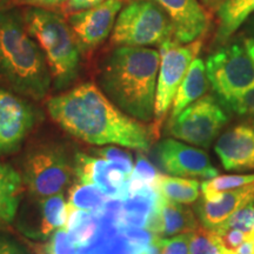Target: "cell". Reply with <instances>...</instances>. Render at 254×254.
I'll use <instances>...</instances> for the list:
<instances>
[{"mask_svg": "<svg viewBox=\"0 0 254 254\" xmlns=\"http://www.w3.org/2000/svg\"><path fill=\"white\" fill-rule=\"evenodd\" d=\"M93 153L109 161L111 165L125 173L128 178L131 177L134 164H133L132 154L129 152L122 150L119 147H114V146H106L103 148H97L93 151Z\"/></svg>", "mask_w": 254, "mask_h": 254, "instance_id": "4316f807", "label": "cell"}, {"mask_svg": "<svg viewBox=\"0 0 254 254\" xmlns=\"http://www.w3.org/2000/svg\"><path fill=\"white\" fill-rule=\"evenodd\" d=\"M123 6V0H106L94 7L69 14L67 21L81 52L93 51L110 37Z\"/></svg>", "mask_w": 254, "mask_h": 254, "instance_id": "8fae6325", "label": "cell"}, {"mask_svg": "<svg viewBox=\"0 0 254 254\" xmlns=\"http://www.w3.org/2000/svg\"><path fill=\"white\" fill-rule=\"evenodd\" d=\"M201 47V39L190 44H179L170 39L160 46V67L154 104L155 133L172 107L178 88L185 78L190 64L198 57Z\"/></svg>", "mask_w": 254, "mask_h": 254, "instance_id": "ba28073f", "label": "cell"}, {"mask_svg": "<svg viewBox=\"0 0 254 254\" xmlns=\"http://www.w3.org/2000/svg\"><path fill=\"white\" fill-rule=\"evenodd\" d=\"M67 220L65 227L67 228L71 239L75 245L85 246L93 239L97 232V220L91 212L73 208L67 204Z\"/></svg>", "mask_w": 254, "mask_h": 254, "instance_id": "cb8c5ba5", "label": "cell"}, {"mask_svg": "<svg viewBox=\"0 0 254 254\" xmlns=\"http://www.w3.org/2000/svg\"><path fill=\"white\" fill-rule=\"evenodd\" d=\"M7 225H9L7 221L5 220V218L2 217L1 215V213H0V228H2V227H5V226H7Z\"/></svg>", "mask_w": 254, "mask_h": 254, "instance_id": "f35d334b", "label": "cell"}, {"mask_svg": "<svg viewBox=\"0 0 254 254\" xmlns=\"http://www.w3.org/2000/svg\"><path fill=\"white\" fill-rule=\"evenodd\" d=\"M190 233L177 234L173 238L158 237L155 243L160 250V254H190Z\"/></svg>", "mask_w": 254, "mask_h": 254, "instance_id": "f546056e", "label": "cell"}, {"mask_svg": "<svg viewBox=\"0 0 254 254\" xmlns=\"http://www.w3.org/2000/svg\"><path fill=\"white\" fill-rule=\"evenodd\" d=\"M74 174V157L58 142L32 147L23 159V182L32 198L63 193Z\"/></svg>", "mask_w": 254, "mask_h": 254, "instance_id": "5b68a950", "label": "cell"}, {"mask_svg": "<svg viewBox=\"0 0 254 254\" xmlns=\"http://www.w3.org/2000/svg\"><path fill=\"white\" fill-rule=\"evenodd\" d=\"M190 254H227V250L217 232L202 227L190 233Z\"/></svg>", "mask_w": 254, "mask_h": 254, "instance_id": "484cf974", "label": "cell"}, {"mask_svg": "<svg viewBox=\"0 0 254 254\" xmlns=\"http://www.w3.org/2000/svg\"><path fill=\"white\" fill-rule=\"evenodd\" d=\"M227 254H254V230L246 232L243 243L234 251H227Z\"/></svg>", "mask_w": 254, "mask_h": 254, "instance_id": "d6a6232c", "label": "cell"}, {"mask_svg": "<svg viewBox=\"0 0 254 254\" xmlns=\"http://www.w3.org/2000/svg\"><path fill=\"white\" fill-rule=\"evenodd\" d=\"M157 152L163 170L173 177L212 179L219 174L208 154L196 146L167 138L159 142Z\"/></svg>", "mask_w": 254, "mask_h": 254, "instance_id": "7c38bea8", "label": "cell"}, {"mask_svg": "<svg viewBox=\"0 0 254 254\" xmlns=\"http://www.w3.org/2000/svg\"><path fill=\"white\" fill-rule=\"evenodd\" d=\"M37 116L27 98L0 86V154H12L20 148Z\"/></svg>", "mask_w": 254, "mask_h": 254, "instance_id": "30bf717a", "label": "cell"}, {"mask_svg": "<svg viewBox=\"0 0 254 254\" xmlns=\"http://www.w3.org/2000/svg\"><path fill=\"white\" fill-rule=\"evenodd\" d=\"M252 200H254V184L221 193L211 200L202 198L195 208L196 214L202 226L208 230H215L234 212Z\"/></svg>", "mask_w": 254, "mask_h": 254, "instance_id": "2e32d148", "label": "cell"}, {"mask_svg": "<svg viewBox=\"0 0 254 254\" xmlns=\"http://www.w3.org/2000/svg\"><path fill=\"white\" fill-rule=\"evenodd\" d=\"M198 228L195 215L183 204L161 199L159 207L152 218L148 230L158 237H173L189 233Z\"/></svg>", "mask_w": 254, "mask_h": 254, "instance_id": "e0dca14e", "label": "cell"}, {"mask_svg": "<svg viewBox=\"0 0 254 254\" xmlns=\"http://www.w3.org/2000/svg\"><path fill=\"white\" fill-rule=\"evenodd\" d=\"M254 13V0H224L218 5L215 41L224 44Z\"/></svg>", "mask_w": 254, "mask_h": 254, "instance_id": "ffe728a7", "label": "cell"}, {"mask_svg": "<svg viewBox=\"0 0 254 254\" xmlns=\"http://www.w3.org/2000/svg\"><path fill=\"white\" fill-rule=\"evenodd\" d=\"M160 52L150 47L117 46L105 57L98 84L109 99L139 122L154 119Z\"/></svg>", "mask_w": 254, "mask_h": 254, "instance_id": "7a4b0ae2", "label": "cell"}, {"mask_svg": "<svg viewBox=\"0 0 254 254\" xmlns=\"http://www.w3.org/2000/svg\"><path fill=\"white\" fill-rule=\"evenodd\" d=\"M6 1H8V0H0V6H4Z\"/></svg>", "mask_w": 254, "mask_h": 254, "instance_id": "ab89813d", "label": "cell"}, {"mask_svg": "<svg viewBox=\"0 0 254 254\" xmlns=\"http://www.w3.org/2000/svg\"><path fill=\"white\" fill-rule=\"evenodd\" d=\"M68 206L86 212H99L107 204V194L94 184L79 182L68 190Z\"/></svg>", "mask_w": 254, "mask_h": 254, "instance_id": "603a6c76", "label": "cell"}, {"mask_svg": "<svg viewBox=\"0 0 254 254\" xmlns=\"http://www.w3.org/2000/svg\"><path fill=\"white\" fill-rule=\"evenodd\" d=\"M0 254H30L13 237L0 231Z\"/></svg>", "mask_w": 254, "mask_h": 254, "instance_id": "1f68e13d", "label": "cell"}, {"mask_svg": "<svg viewBox=\"0 0 254 254\" xmlns=\"http://www.w3.org/2000/svg\"><path fill=\"white\" fill-rule=\"evenodd\" d=\"M0 86L32 100H43L52 87L45 56L17 6H0Z\"/></svg>", "mask_w": 254, "mask_h": 254, "instance_id": "3957f363", "label": "cell"}, {"mask_svg": "<svg viewBox=\"0 0 254 254\" xmlns=\"http://www.w3.org/2000/svg\"><path fill=\"white\" fill-rule=\"evenodd\" d=\"M113 166L103 158L85 153L74 154V174L79 182L94 184L111 198H124V192L113 183L111 173Z\"/></svg>", "mask_w": 254, "mask_h": 254, "instance_id": "ac0fdd59", "label": "cell"}, {"mask_svg": "<svg viewBox=\"0 0 254 254\" xmlns=\"http://www.w3.org/2000/svg\"><path fill=\"white\" fill-rule=\"evenodd\" d=\"M202 1H204L207 6H211V7H213V6H218L219 4H221L224 0H202Z\"/></svg>", "mask_w": 254, "mask_h": 254, "instance_id": "74e56055", "label": "cell"}, {"mask_svg": "<svg viewBox=\"0 0 254 254\" xmlns=\"http://www.w3.org/2000/svg\"><path fill=\"white\" fill-rule=\"evenodd\" d=\"M254 184L253 174H234V176H217L201 184L202 198L211 200L221 193L240 189Z\"/></svg>", "mask_w": 254, "mask_h": 254, "instance_id": "d4e9b609", "label": "cell"}, {"mask_svg": "<svg viewBox=\"0 0 254 254\" xmlns=\"http://www.w3.org/2000/svg\"><path fill=\"white\" fill-rule=\"evenodd\" d=\"M23 177L11 165L0 163V213L11 224L23 195Z\"/></svg>", "mask_w": 254, "mask_h": 254, "instance_id": "44dd1931", "label": "cell"}, {"mask_svg": "<svg viewBox=\"0 0 254 254\" xmlns=\"http://www.w3.org/2000/svg\"><path fill=\"white\" fill-rule=\"evenodd\" d=\"M170 19L173 40L190 44L201 39L209 25L208 14L198 0H152Z\"/></svg>", "mask_w": 254, "mask_h": 254, "instance_id": "5bb4252c", "label": "cell"}, {"mask_svg": "<svg viewBox=\"0 0 254 254\" xmlns=\"http://www.w3.org/2000/svg\"><path fill=\"white\" fill-rule=\"evenodd\" d=\"M34 199L33 206H27L18 220L19 231L36 240H46L58 228L65 227L67 220V202L63 193L46 198Z\"/></svg>", "mask_w": 254, "mask_h": 254, "instance_id": "4fadbf2b", "label": "cell"}, {"mask_svg": "<svg viewBox=\"0 0 254 254\" xmlns=\"http://www.w3.org/2000/svg\"><path fill=\"white\" fill-rule=\"evenodd\" d=\"M244 45H245L247 53H249L250 57L254 62V40L252 38H247V39H245V41H244Z\"/></svg>", "mask_w": 254, "mask_h": 254, "instance_id": "d590c367", "label": "cell"}, {"mask_svg": "<svg viewBox=\"0 0 254 254\" xmlns=\"http://www.w3.org/2000/svg\"><path fill=\"white\" fill-rule=\"evenodd\" d=\"M47 254H78L77 245L73 243L67 228L62 227L53 232L46 245Z\"/></svg>", "mask_w": 254, "mask_h": 254, "instance_id": "f1b7e54d", "label": "cell"}, {"mask_svg": "<svg viewBox=\"0 0 254 254\" xmlns=\"http://www.w3.org/2000/svg\"><path fill=\"white\" fill-rule=\"evenodd\" d=\"M46 107L51 118L79 140L136 151H147L151 146L152 133L119 110L93 82H84L52 97Z\"/></svg>", "mask_w": 254, "mask_h": 254, "instance_id": "6da1fadb", "label": "cell"}, {"mask_svg": "<svg viewBox=\"0 0 254 254\" xmlns=\"http://www.w3.org/2000/svg\"><path fill=\"white\" fill-rule=\"evenodd\" d=\"M228 122V116L218 98L204 95L170 119L167 132L196 147L207 148Z\"/></svg>", "mask_w": 254, "mask_h": 254, "instance_id": "9c48e42d", "label": "cell"}, {"mask_svg": "<svg viewBox=\"0 0 254 254\" xmlns=\"http://www.w3.org/2000/svg\"><path fill=\"white\" fill-rule=\"evenodd\" d=\"M173 39V27L166 13L152 0H131L123 6L111 40L117 46H161Z\"/></svg>", "mask_w": 254, "mask_h": 254, "instance_id": "8992f818", "label": "cell"}, {"mask_svg": "<svg viewBox=\"0 0 254 254\" xmlns=\"http://www.w3.org/2000/svg\"><path fill=\"white\" fill-rule=\"evenodd\" d=\"M205 65L209 85L224 107L254 85V62L245 45L232 43L220 47L208 56Z\"/></svg>", "mask_w": 254, "mask_h": 254, "instance_id": "52a82bcc", "label": "cell"}, {"mask_svg": "<svg viewBox=\"0 0 254 254\" xmlns=\"http://www.w3.org/2000/svg\"><path fill=\"white\" fill-rule=\"evenodd\" d=\"M246 32L249 34L250 38H252L254 40V17L249 19L246 23Z\"/></svg>", "mask_w": 254, "mask_h": 254, "instance_id": "8d00e7d4", "label": "cell"}, {"mask_svg": "<svg viewBox=\"0 0 254 254\" xmlns=\"http://www.w3.org/2000/svg\"><path fill=\"white\" fill-rule=\"evenodd\" d=\"M214 151L225 170H254V120L222 133L215 142Z\"/></svg>", "mask_w": 254, "mask_h": 254, "instance_id": "9a60e30c", "label": "cell"}, {"mask_svg": "<svg viewBox=\"0 0 254 254\" xmlns=\"http://www.w3.org/2000/svg\"><path fill=\"white\" fill-rule=\"evenodd\" d=\"M68 0H14L17 5L23 6H38V7H45V8H52L60 6Z\"/></svg>", "mask_w": 254, "mask_h": 254, "instance_id": "836d02e7", "label": "cell"}, {"mask_svg": "<svg viewBox=\"0 0 254 254\" xmlns=\"http://www.w3.org/2000/svg\"><path fill=\"white\" fill-rule=\"evenodd\" d=\"M155 189L158 190L160 195L168 201L189 205L198 200L201 185L195 179L160 176Z\"/></svg>", "mask_w": 254, "mask_h": 254, "instance_id": "7402d4cb", "label": "cell"}, {"mask_svg": "<svg viewBox=\"0 0 254 254\" xmlns=\"http://www.w3.org/2000/svg\"><path fill=\"white\" fill-rule=\"evenodd\" d=\"M226 109L233 111L238 116L254 120V85L232 99Z\"/></svg>", "mask_w": 254, "mask_h": 254, "instance_id": "4dcf8cb0", "label": "cell"}, {"mask_svg": "<svg viewBox=\"0 0 254 254\" xmlns=\"http://www.w3.org/2000/svg\"><path fill=\"white\" fill-rule=\"evenodd\" d=\"M215 230H239L250 232L254 230V200L234 212L224 224Z\"/></svg>", "mask_w": 254, "mask_h": 254, "instance_id": "83f0119b", "label": "cell"}, {"mask_svg": "<svg viewBox=\"0 0 254 254\" xmlns=\"http://www.w3.org/2000/svg\"><path fill=\"white\" fill-rule=\"evenodd\" d=\"M209 81L206 74V65L204 60L195 58L190 64L189 71L174 97L172 107H171L170 119L176 118L187 106L204 97L208 90Z\"/></svg>", "mask_w": 254, "mask_h": 254, "instance_id": "d6986e66", "label": "cell"}, {"mask_svg": "<svg viewBox=\"0 0 254 254\" xmlns=\"http://www.w3.org/2000/svg\"><path fill=\"white\" fill-rule=\"evenodd\" d=\"M27 31L45 56L52 85L57 91L71 86L80 71L81 49L68 21L58 12L38 6H24Z\"/></svg>", "mask_w": 254, "mask_h": 254, "instance_id": "277c9868", "label": "cell"}, {"mask_svg": "<svg viewBox=\"0 0 254 254\" xmlns=\"http://www.w3.org/2000/svg\"><path fill=\"white\" fill-rule=\"evenodd\" d=\"M104 1H106V0H68L67 9L72 12L82 11V9L94 7V6L99 5Z\"/></svg>", "mask_w": 254, "mask_h": 254, "instance_id": "e575fe53", "label": "cell"}]
</instances>
